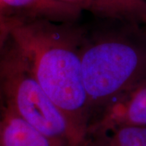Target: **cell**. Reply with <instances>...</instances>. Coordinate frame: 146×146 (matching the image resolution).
<instances>
[{
    "instance_id": "6da1fadb",
    "label": "cell",
    "mask_w": 146,
    "mask_h": 146,
    "mask_svg": "<svg viewBox=\"0 0 146 146\" xmlns=\"http://www.w3.org/2000/svg\"><path fill=\"white\" fill-rule=\"evenodd\" d=\"M7 21L11 41L26 59L42 89L84 143L92 121L81 67L85 29L76 23Z\"/></svg>"
},
{
    "instance_id": "7a4b0ae2",
    "label": "cell",
    "mask_w": 146,
    "mask_h": 146,
    "mask_svg": "<svg viewBox=\"0 0 146 146\" xmlns=\"http://www.w3.org/2000/svg\"><path fill=\"white\" fill-rule=\"evenodd\" d=\"M103 21L101 26L85 29L81 47L82 76L92 120L94 112L99 113L146 78V33L142 25Z\"/></svg>"
},
{
    "instance_id": "3957f363",
    "label": "cell",
    "mask_w": 146,
    "mask_h": 146,
    "mask_svg": "<svg viewBox=\"0 0 146 146\" xmlns=\"http://www.w3.org/2000/svg\"><path fill=\"white\" fill-rule=\"evenodd\" d=\"M0 91L6 109L57 146H83V141L42 89L11 39L0 53Z\"/></svg>"
},
{
    "instance_id": "277c9868",
    "label": "cell",
    "mask_w": 146,
    "mask_h": 146,
    "mask_svg": "<svg viewBox=\"0 0 146 146\" xmlns=\"http://www.w3.org/2000/svg\"><path fill=\"white\" fill-rule=\"evenodd\" d=\"M124 126H146V78L102 110L87 136Z\"/></svg>"
},
{
    "instance_id": "5b68a950",
    "label": "cell",
    "mask_w": 146,
    "mask_h": 146,
    "mask_svg": "<svg viewBox=\"0 0 146 146\" xmlns=\"http://www.w3.org/2000/svg\"><path fill=\"white\" fill-rule=\"evenodd\" d=\"M81 14L78 7L57 0H0V16L5 20L76 23Z\"/></svg>"
},
{
    "instance_id": "8992f818",
    "label": "cell",
    "mask_w": 146,
    "mask_h": 146,
    "mask_svg": "<svg viewBox=\"0 0 146 146\" xmlns=\"http://www.w3.org/2000/svg\"><path fill=\"white\" fill-rule=\"evenodd\" d=\"M86 11L101 20L146 24V0H57Z\"/></svg>"
},
{
    "instance_id": "52a82bcc",
    "label": "cell",
    "mask_w": 146,
    "mask_h": 146,
    "mask_svg": "<svg viewBox=\"0 0 146 146\" xmlns=\"http://www.w3.org/2000/svg\"><path fill=\"white\" fill-rule=\"evenodd\" d=\"M0 146H57L9 110L0 119Z\"/></svg>"
},
{
    "instance_id": "ba28073f",
    "label": "cell",
    "mask_w": 146,
    "mask_h": 146,
    "mask_svg": "<svg viewBox=\"0 0 146 146\" xmlns=\"http://www.w3.org/2000/svg\"><path fill=\"white\" fill-rule=\"evenodd\" d=\"M83 146H146V126H124L89 135Z\"/></svg>"
},
{
    "instance_id": "9c48e42d",
    "label": "cell",
    "mask_w": 146,
    "mask_h": 146,
    "mask_svg": "<svg viewBox=\"0 0 146 146\" xmlns=\"http://www.w3.org/2000/svg\"><path fill=\"white\" fill-rule=\"evenodd\" d=\"M10 38V25L7 20L0 18V53Z\"/></svg>"
},
{
    "instance_id": "30bf717a",
    "label": "cell",
    "mask_w": 146,
    "mask_h": 146,
    "mask_svg": "<svg viewBox=\"0 0 146 146\" xmlns=\"http://www.w3.org/2000/svg\"><path fill=\"white\" fill-rule=\"evenodd\" d=\"M142 26H143V29H144V30H145V33H146V24H145V25H143Z\"/></svg>"
},
{
    "instance_id": "8fae6325",
    "label": "cell",
    "mask_w": 146,
    "mask_h": 146,
    "mask_svg": "<svg viewBox=\"0 0 146 146\" xmlns=\"http://www.w3.org/2000/svg\"><path fill=\"white\" fill-rule=\"evenodd\" d=\"M0 18H2V17H1V16H0ZM2 19H3V18H2Z\"/></svg>"
}]
</instances>
